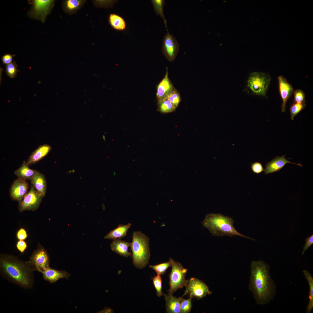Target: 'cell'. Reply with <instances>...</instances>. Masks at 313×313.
<instances>
[{
	"instance_id": "obj_18",
	"label": "cell",
	"mask_w": 313,
	"mask_h": 313,
	"mask_svg": "<svg viewBox=\"0 0 313 313\" xmlns=\"http://www.w3.org/2000/svg\"><path fill=\"white\" fill-rule=\"evenodd\" d=\"M51 146L47 144L40 146L30 156L27 162L28 165L35 164L41 160L50 152Z\"/></svg>"
},
{
	"instance_id": "obj_3",
	"label": "cell",
	"mask_w": 313,
	"mask_h": 313,
	"mask_svg": "<svg viewBox=\"0 0 313 313\" xmlns=\"http://www.w3.org/2000/svg\"><path fill=\"white\" fill-rule=\"evenodd\" d=\"M234 221L231 217L220 213L207 214L202 222L203 226L212 234L216 236H238L254 240L238 232L233 226Z\"/></svg>"
},
{
	"instance_id": "obj_36",
	"label": "cell",
	"mask_w": 313,
	"mask_h": 313,
	"mask_svg": "<svg viewBox=\"0 0 313 313\" xmlns=\"http://www.w3.org/2000/svg\"><path fill=\"white\" fill-rule=\"evenodd\" d=\"M306 243L305 244V246L303 247V250L302 253L303 254L306 250L308 249V248L313 244V234L310 236L306 238L305 239Z\"/></svg>"
},
{
	"instance_id": "obj_27",
	"label": "cell",
	"mask_w": 313,
	"mask_h": 313,
	"mask_svg": "<svg viewBox=\"0 0 313 313\" xmlns=\"http://www.w3.org/2000/svg\"><path fill=\"white\" fill-rule=\"evenodd\" d=\"M158 111L162 113L171 112L175 110L170 102L166 98L158 101Z\"/></svg>"
},
{
	"instance_id": "obj_24",
	"label": "cell",
	"mask_w": 313,
	"mask_h": 313,
	"mask_svg": "<svg viewBox=\"0 0 313 313\" xmlns=\"http://www.w3.org/2000/svg\"><path fill=\"white\" fill-rule=\"evenodd\" d=\"M84 1L67 0L63 1V8L65 11L70 14L76 12L83 5Z\"/></svg>"
},
{
	"instance_id": "obj_31",
	"label": "cell",
	"mask_w": 313,
	"mask_h": 313,
	"mask_svg": "<svg viewBox=\"0 0 313 313\" xmlns=\"http://www.w3.org/2000/svg\"><path fill=\"white\" fill-rule=\"evenodd\" d=\"M166 98L170 102L175 109L178 106L181 100L179 93L175 89Z\"/></svg>"
},
{
	"instance_id": "obj_7",
	"label": "cell",
	"mask_w": 313,
	"mask_h": 313,
	"mask_svg": "<svg viewBox=\"0 0 313 313\" xmlns=\"http://www.w3.org/2000/svg\"><path fill=\"white\" fill-rule=\"evenodd\" d=\"M54 1L52 0H28L29 3L32 6L27 15L30 18L44 23L47 16L51 11Z\"/></svg>"
},
{
	"instance_id": "obj_30",
	"label": "cell",
	"mask_w": 313,
	"mask_h": 313,
	"mask_svg": "<svg viewBox=\"0 0 313 313\" xmlns=\"http://www.w3.org/2000/svg\"><path fill=\"white\" fill-rule=\"evenodd\" d=\"M306 105L305 102L301 103H294L290 108L291 119L293 120L294 117L305 108Z\"/></svg>"
},
{
	"instance_id": "obj_11",
	"label": "cell",
	"mask_w": 313,
	"mask_h": 313,
	"mask_svg": "<svg viewBox=\"0 0 313 313\" xmlns=\"http://www.w3.org/2000/svg\"><path fill=\"white\" fill-rule=\"evenodd\" d=\"M179 51V44L174 37L168 32L163 40L162 51L165 57L170 61L174 59Z\"/></svg>"
},
{
	"instance_id": "obj_23",
	"label": "cell",
	"mask_w": 313,
	"mask_h": 313,
	"mask_svg": "<svg viewBox=\"0 0 313 313\" xmlns=\"http://www.w3.org/2000/svg\"><path fill=\"white\" fill-rule=\"evenodd\" d=\"M109 22L111 26L114 29L118 31H123L126 27V23L123 17L114 13L110 14Z\"/></svg>"
},
{
	"instance_id": "obj_33",
	"label": "cell",
	"mask_w": 313,
	"mask_h": 313,
	"mask_svg": "<svg viewBox=\"0 0 313 313\" xmlns=\"http://www.w3.org/2000/svg\"><path fill=\"white\" fill-rule=\"evenodd\" d=\"M17 70V65L14 61L6 65V74L11 78H13L16 76Z\"/></svg>"
},
{
	"instance_id": "obj_37",
	"label": "cell",
	"mask_w": 313,
	"mask_h": 313,
	"mask_svg": "<svg viewBox=\"0 0 313 313\" xmlns=\"http://www.w3.org/2000/svg\"><path fill=\"white\" fill-rule=\"evenodd\" d=\"M17 248L21 253L23 252L27 247L26 243L23 240H20L17 243Z\"/></svg>"
},
{
	"instance_id": "obj_10",
	"label": "cell",
	"mask_w": 313,
	"mask_h": 313,
	"mask_svg": "<svg viewBox=\"0 0 313 313\" xmlns=\"http://www.w3.org/2000/svg\"><path fill=\"white\" fill-rule=\"evenodd\" d=\"M43 196L38 192L32 185L29 192L19 203L20 211L28 210L34 211L39 207Z\"/></svg>"
},
{
	"instance_id": "obj_32",
	"label": "cell",
	"mask_w": 313,
	"mask_h": 313,
	"mask_svg": "<svg viewBox=\"0 0 313 313\" xmlns=\"http://www.w3.org/2000/svg\"><path fill=\"white\" fill-rule=\"evenodd\" d=\"M153 283L156 291V294L160 297L163 294L162 291V279L161 276L157 275L152 279Z\"/></svg>"
},
{
	"instance_id": "obj_14",
	"label": "cell",
	"mask_w": 313,
	"mask_h": 313,
	"mask_svg": "<svg viewBox=\"0 0 313 313\" xmlns=\"http://www.w3.org/2000/svg\"><path fill=\"white\" fill-rule=\"evenodd\" d=\"M285 155L281 156H276L271 161L267 162L265 165L264 170V173L267 174L270 173L278 172L281 170L287 163H292L300 166L302 167L301 163H296L291 162L287 159Z\"/></svg>"
},
{
	"instance_id": "obj_28",
	"label": "cell",
	"mask_w": 313,
	"mask_h": 313,
	"mask_svg": "<svg viewBox=\"0 0 313 313\" xmlns=\"http://www.w3.org/2000/svg\"><path fill=\"white\" fill-rule=\"evenodd\" d=\"M192 297L190 296L189 298L185 299L182 297H180V303L181 313H188L190 312L192 307Z\"/></svg>"
},
{
	"instance_id": "obj_38",
	"label": "cell",
	"mask_w": 313,
	"mask_h": 313,
	"mask_svg": "<svg viewBox=\"0 0 313 313\" xmlns=\"http://www.w3.org/2000/svg\"><path fill=\"white\" fill-rule=\"evenodd\" d=\"M13 56L9 54L3 55L1 58L2 61L4 64H8L12 62Z\"/></svg>"
},
{
	"instance_id": "obj_15",
	"label": "cell",
	"mask_w": 313,
	"mask_h": 313,
	"mask_svg": "<svg viewBox=\"0 0 313 313\" xmlns=\"http://www.w3.org/2000/svg\"><path fill=\"white\" fill-rule=\"evenodd\" d=\"M174 89L169 79L167 70L165 77L157 86L156 96L158 101L166 98Z\"/></svg>"
},
{
	"instance_id": "obj_22",
	"label": "cell",
	"mask_w": 313,
	"mask_h": 313,
	"mask_svg": "<svg viewBox=\"0 0 313 313\" xmlns=\"http://www.w3.org/2000/svg\"><path fill=\"white\" fill-rule=\"evenodd\" d=\"M131 226V224L130 223L125 225L120 224L106 235L104 238L113 240L121 239L126 236L128 230Z\"/></svg>"
},
{
	"instance_id": "obj_8",
	"label": "cell",
	"mask_w": 313,
	"mask_h": 313,
	"mask_svg": "<svg viewBox=\"0 0 313 313\" xmlns=\"http://www.w3.org/2000/svg\"><path fill=\"white\" fill-rule=\"evenodd\" d=\"M185 287V292L182 296L188 294L192 298L195 297L198 299H200L212 293L205 283L195 278H191L188 280Z\"/></svg>"
},
{
	"instance_id": "obj_35",
	"label": "cell",
	"mask_w": 313,
	"mask_h": 313,
	"mask_svg": "<svg viewBox=\"0 0 313 313\" xmlns=\"http://www.w3.org/2000/svg\"><path fill=\"white\" fill-rule=\"evenodd\" d=\"M251 168L252 172L257 174H259L264 171L262 164L258 162L252 163L251 165Z\"/></svg>"
},
{
	"instance_id": "obj_21",
	"label": "cell",
	"mask_w": 313,
	"mask_h": 313,
	"mask_svg": "<svg viewBox=\"0 0 313 313\" xmlns=\"http://www.w3.org/2000/svg\"><path fill=\"white\" fill-rule=\"evenodd\" d=\"M28 166L27 162L23 161L20 167L14 172L15 174L18 178L31 181L39 171L30 168Z\"/></svg>"
},
{
	"instance_id": "obj_5",
	"label": "cell",
	"mask_w": 313,
	"mask_h": 313,
	"mask_svg": "<svg viewBox=\"0 0 313 313\" xmlns=\"http://www.w3.org/2000/svg\"><path fill=\"white\" fill-rule=\"evenodd\" d=\"M171 262L172 270L169 275L170 288L169 294H172L180 288L185 287L188 281L185 279L188 269L184 268L179 262L170 258Z\"/></svg>"
},
{
	"instance_id": "obj_13",
	"label": "cell",
	"mask_w": 313,
	"mask_h": 313,
	"mask_svg": "<svg viewBox=\"0 0 313 313\" xmlns=\"http://www.w3.org/2000/svg\"><path fill=\"white\" fill-rule=\"evenodd\" d=\"M279 92L283 101L281 105V111L286 110V103L293 92V88L282 75L278 77Z\"/></svg>"
},
{
	"instance_id": "obj_19",
	"label": "cell",
	"mask_w": 313,
	"mask_h": 313,
	"mask_svg": "<svg viewBox=\"0 0 313 313\" xmlns=\"http://www.w3.org/2000/svg\"><path fill=\"white\" fill-rule=\"evenodd\" d=\"M30 181L36 190L44 197L46 191L47 183L44 175L38 172Z\"/></svg>"
},
{
	"instance_id": "obj_17",
	"label": "cell",
	"mask_w": 313,
	"mask_h": 313,
	"mask_svg": "<svg viewBox=\"0 0 313 313\" xmlns=\"http://www.w3.org/2000/svg\"><path fill=\"white\" fill-rule=\"evenodd\" d=\"M131 243L119 239H114L110 244L112 251L124 257L130 256L132 254L128 251V248L130 247Z\"/></svg>"
},
{
	"instance_id": "obj_9",
	"label": "cell",
	"mask_w": 313,
	"mask_h": 313,
	"mask_svg": "<svg viewBox=\"0 0 313 313\" xmlns=\"http://www.w3.org/2000/svg\"><path fill=\"white\" fill-rule=\"evenodd\" d=\"M28 262L34 271L41 273L49 267L50 260L46 251L40 247L33 252Z\"/></svg>"
},
{
	"instance_id": "obj_1",
	"label": "cell",
	"mask_w": 313,
	"mask_h": 313,
	"mask_svg": "<svg viewBox=\"0 0 313 313\" xmlns=\"http://www.w3.org/2000/svg\"><path fill=\"white\" fill-rule=\"evenodd\" d=\"M249 289L259 305L266 304L273 298L275 285L270 273V266L261 260L252 261Z\"/></svg>"
},
{
	"instance_id": "obj_16",
	"label": "cell",
	"mask_w": 313,
	"mask_h": 313,
	"mask_svg": "<svg viewBox=\"0 0 313 313\" xmlns=\"http://www.w3.org/2000/svg\"><path fill=\"white\" fill-rule=\"evenodd\" d=\"M43 279L51 283L56 282L61 279H68L70 274L65 271L56 270L49 267L41 272Z\"/></svg>"
},
{
	"instance_id": "obj_25",
	"label": "cell",
	"mask_w": 313,
	"mask_h": 313,
	"mask_svg": "<svg viewBox=\"0 0 313 313\" xmlns=\"http://www.w3.org/2000/svg\"><path fill=\"white\" fill-rule=\"evenodd\" d=\"M303 272L309 285V301L307 305L306 311L307 313H310L313 307V278L311 273L308 271L304 270L303 271Z\"/></svg>"
},
{
	"instance_id": "obj_4",
	"label": "cell",
	"mask_w": 313,
	"mask_h": 313,
	"mask_svg": "<svg viewBox=\"0 0 313 313\" xmlns=\"http://www.w3.org/2000/svg\"><path fill=\"white\" fill-rule=\"evenodd\" d=\"M149 239L140 231L133 232L130 246L134 265L142 269L148 263L150 257Z\"/></svg>"
},
{
	"instance_id": "obj_6",
	"label": "cell",
	"mask_w": 313,
	"mask_h": 313,
	"mask_svg": "<svg viewBox=\"0 0 313 313\" xmlns=\"http://www.w3.org/2000/svg\"><path fill=\"white\" fill-rule=\"evenodd\" d=\"M271 77L268 73L262 72L251 73L247 81V86L256 95L264 96L269 85Z\"/></svg>"
},
{
	"instance_id": "obj_29",
	"label": "cell",
	"mask_w": 313,
	"mask_h": 313,
	"mask_svg": "<svg viewBox=\"0 0 313 313\" xmlns=\"http://www.w3.org/2000/svg\"><path fill=\"white\" fill-rule=\"evenodd\" d=\"M171 262L170 260L167 262L162 263L154 265H150L149 267L153 269L157 274L161 275L166 272L167 269L171 266Z\"/></svg>"
},
{
	"instance_id": "obj_12",
	"label": "cell",
	"mask_w": 313,
	"mask_h": 313,
	"mask_svg": "<svg viewBox=\"0 0 313 313\" xmlns=\"http://www.w3.org/2000/svg\"><path fill=\"white\" fill-rule=\"evenodd\" d=\"M28 189V184L26 180L18 178L10 188V196L12 199L20 203L27 194Z\"/></svg>"
},
{
	"instance_id": "obj_34",
	"label": "cell",
	"mask_w": 313,
	"mask_h": 313,
	"mask_svg": "<svg viewBox=\"0 0 313 313\" xmlns=\"http://www.w3.org/2000/svg\"><path fill=\"white\" fill-rule=\"evenodd\" d=\"M294 103H301L305 102V95L302 90L298 89L293 91Z\"/></svg>"
},
{
	"instance_id": "obj_2",
	"label": "cell",
	"mask_w": 313,
	"mask_h": 313,
	"mask_svg": "<svg viewBox=\"0 0 313 313\" xmlns=\"http://www.w3.org/2000/svg\"><path fill=\"white\" fill-rule=\"evenodd\" d=\"M0 268L2 275L11 282L25 288L32 286L34 271L28 262L13 256H3L0 259Z\"/></svg>"
},
{
	"instance_id": "obj_39",
	"label": "cell",
	"mask_w": 313,
	"mask_h": 313,
	"mask_svg": "<svg viewBox=\"0 0 313 313\" xmlns=\"http://www.w3.org/2000/svg\"><path fill=\"white\" fill-rule=\"evenodd\" d=\"M17 236L18 239L20 240H24L27 236L26 232L23 228H21L17 232Z\"/></svg>"
},
{
	"instance_id": "obj_26",
	"label": "cell",
	"mask_w": 313,
	"mask_h": 313,
	"mask_svg": "<svg viewBox=\"0 0 313 313\" xmlns=\"http://www.w3.org/2000/svg\"><path fill=\"white\" fill-rule=\"evenodd\" d=\"M151 1L153 5L154 10L158 16L159 15L163 20L165 27L167 28V22L163 13V7L165 4L164 0H152Z\"/></svg>"
},
{
	"instance_id": "obj_20",
	"label": "cell",
	"mask_w": 313,
	"mask_h": 313,
	"mask_svg": "<svg viewBox=\"0 0 313 313\" xmlns=\"http://www.w3.org/2000/svg\"><path fill=\"white\" fill-rule=\"evenodd\" d=\"M166 301V312L168 313H181L180 297L177 298L172 294H164Z\"/></svg>"
}]
</instances>
